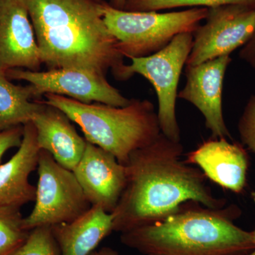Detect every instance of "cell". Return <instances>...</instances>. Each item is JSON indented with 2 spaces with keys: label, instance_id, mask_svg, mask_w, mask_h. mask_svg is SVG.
<instances>
[{
  "label": "cell",
  "instance_id": "cell-1",
  "mask_svg": "<svg viewBox=\"0 0 255 255\" xmlns=\"http://www.w3.org/2000/svg\"><path fill=\"white\" fill-rule=\"evenodd\" d=\"M184 147L161 133L134 151L126 164L127 184L111 213L113 231L120 233L161 221L189 201L211 209L226 200L213 194L200 169L182 160Z\"/></svg>",
  "mask_w": 255,
  "mask_h": 255
},
{
  "label": "cell",
  "instance_id": "cell-2",
  "mask_svg": "<svg viewBox=\"0 0 255 255\" xmlns=\"http://www.w3.org/2000/svg\"><path fill=\"white\" fill-rule=\"evenodd\" d=\"M47 70L80 68L126 81L127 64L104 20L105 0H25Z\"/></svg>",
  "mask_w": 255,
  "mask_h": 255
},
{
  "label": "cell",
  "instance_id": "cell-3",
  "mask_svg": "<svg viewBox=\"0 0 255 255\" xmlns=\"http://www.w3.org/2000/svg\"><path fill=\"white\" fill-rule=\"evenodd\" d=\"M237 210L185 203L161 221L121 233V242L145 255H246L255 247L251 232L233 222Z\"/></svg>",
  "mask_w": 255,
  "mask_h": 255
},
{
  "label": "cell",
  "instance_id": "cell-4",
  "mask_svg": "<svg viewBox=\"0 0 255 255\" xmlns=\"http://www.w3.org/2000/svg\"><path fill=\"white\" fill-rule=\"evenodd\" d=\"M43 97V102L78 124L87 142L110 152L124 165L134 151L150 145L162 133L155 106L147 100L131 99L125 107H114L82 103L54 94Z\"/></svg>",
  "mask_w": 255,
  "mask_h": 255
},
{
  "label": "cell",
  "instance_id": "cell-5",
  "mask_svg": "<svg viewBox=\"0 0 255 255\" xmlns=\"http://www.w3.org/2000/svg\"><path fill=\"white\" fill-rule=\"evenodd\" d=\"M208 14V8L182 11H129L117 9L107 2L104 20L118 42L124 58H141L157 53L182 33H194Z\"/></svg>",
  "mask_w": 255,
  "mask_h": 255
},
{
  "label": "cell",
  "instance_id": "cell-6",
  "mask_svg": "<svg viewBox=\"0 0 255 255\" xmlns=\"http://www.w3.org/2000/svg\"><path fill=\"white\" fill-rule=\"evenodd\" d=\"M37 169L35 205L23 217L25 229L71 222L91 209L73 171L60 165L49 152L40 151Z\"/></svg>",
  "mask_w": 255,
  "mask_h": 255
},
{
  "label": "cell",
  "instance_id": "cell-7",
  "mask_svg": "<svg viewBox=\"0 0 255 255\" xmlns=\"http://www.w3.org/2000/svg\"><path fill=\"white\" fill-rule=\"evenodd\" d=\"M192 44L193 33H180L163 49L148 56L130 58L131 64L127 65L128 80L138 74L155 88L161 132L176 142H181L180 128L176 114L178 85Z\"/></svg>",
  "mask_w": 255,
  "mask_h": 255
},
{
  "label": "cell",
  "instance_id": "cell-8",
  "mask_svg": "<svg viewBox=\"0 0 255 255\" xmlns=\"http://www.w3.org/2000/svg\"><path fill=\"white\" fill-rule=\"evenodd\" d=\"M6 75L10 80L28 82L36 100H41L46 94H54L85 104L96 102L125 107L130 102L111 85L105 75L85 69H52L46 71L11 69Z\"/></svg>",
  "mask_w": 255,
  "mask_h": 255
},
{
  "label": "cell",
  "instance_id": "cell-9",
  "mask_svg": "<svg viewBox=\"0 0 255 255\" xmlns=\"http://www.w3.org/2000/svg\"><path fill=\"white\" fill-rule=\"evenodd\" d=\"M204 21L193 33L186 68L230 55L244 46L255 30V9L239 4L208 8Z\"/></svg>",
  "mask_w": 255,
  "mask_h": 255
},
{
  "label": "cell",
  "instance_id": "cell-10",
  "mask_svg": "<svg viewBox=\"0 0 255 255\" xmlns=\"http://www.w3.org/2000/svg\"><path fill=\"white\" fill-rule=\"evenodd\" d=\"M231 61L230 55H225L186 68L185 86L177 95L199 110L212 138L232 140L223 112V81Z\"/></svg>",
  "mask_w": 255,
  "mask_h": 255
},
{
  "label": "cell",
  "instance_id": "cell-11",
  "mask_svg": "<svg viewBox=\"0 0 255 255\" xmlns=\"http://www.w3.org/2000/svg\"><path fill=\"white\" fill-rule=\"evenodd\" d=\"M41 52L25 0H0V70L40 71Z\"/></svg>",
  "mask_w": 255,
  "mask_h": 255
},
{
  "label": "cell",
  "instance_id": "cell-12",
  "mask_svg": "<svg viewBox=\"0 0 255 255\" xmlns=\"http://www.w3.org/2000/svg\"><path fill=\"white\" fill-rule=\"evenodd\" d=\"M73 172L92 206L110 214L115 209L127 184V169L112 154L87 141Z\"/></svg>",
  "mask_w": 255,
  "mask_h": 255
},
{
  "label": "cell",
  "instance_id": "cell-13",
  "mask_svg": "<svg viewBox=\"0 0 255 255\" xmlns=\"http://www.w3.org/2000/svg\"><path fill=\"white\" fill-rule=\"evenodd\" d=\"M185 161L196 164L206 178L224 189L240 194L246 187L248 155L238 142L210 139L189 152Z\"/></svg>",
  "mask_w": 255,
  "mask_h": 255
},
{
  "label": "cell",
  "instance_id": "cell-14",
  "mask_svg": "<svg viewBox=\"0 0 255 255\" xmlns=\"http://www.w3.org/2000/svg\"><path fill=\"white\" fill-rule=\"evenodd\" d=\"M31 122L36 128L40 149L49 152L60 165L73 171L83 155L87 140L79 135L68 116L41 100V106Z\"/></svg>",
  "mask_w": 255,
  "mask_h": 255
},
{
  "label": "cell",
  "instance_id": "cell-15",
  "mask_svg": "<svg viewBox=\"0 0 255 255\" xmlns=\"http://www.w3.org/2000/svg\"><path fill=\"white\" fill-rule=\"evenodd\" d=\"M40 151L36 128L28 122L23 125L22 142L16 153L0 164V206L21 209L35 201L36 187L29 182V176L38 167Z\"/></svg>",
  "mask_w": 255,
  "mask_h": 255
},
{
  "label": "cell",
  "instance_id": "cell-16",
  "mask_svg": "<svg viewBox=\"0 0 255 255\" xmlns=\"http://www.w3.org/2000/svg\"><path fill=\"white\" fill-rule=\"evenodd\" d=\"M61 255H90L113 231L112 214L92 206L71 222L52 226Z\"/></svg>",
  "mask_w": 255,
  "mask_h": 255
},
{
  "label": "cell",
  "instance_id": "cell-17",
  "mask_svg": "<svg viewBox=\"0 0 255 255\" xmlns=\"http://www.w3.org/2000/svg\"><path fill=\"white\" fill-rule=\"evenodd\" d=\"M41 106L29 85H16L0 70V130L31 122Z\"/></svg>",
  "mask_w": 255,
  "mask_h": 255
},
{
  "label": "cell",
  "instance_id": "cell-18",
  "mask_svg": "<svg viewBox=\"0 0 255 255\" xmlns=\"http://www.w3.org/2000/svg\"><path fill=\"white\" fill-rule=\"evenodd\" d=\"M23 219L20 208L0 206V255L13 254L27 239Z\"/></svg>",
  "mask_w": 255,
  "mask_h": 255
},
{
  "label": "cell",
  "instance_id": "cell-19",
  "mask_svg": "<svg viewBox=\"0 0 255 255\" xmlns=\"http://www.w3.org/2000/svg\"><path fill=\"white\" fill-rule=\"evenodd\" d=\"M239 4L255 8V0H127L124 10L159 11L180 7H206Z\"/></svg>",
  "mask_w": 255,
  "mask_h": 255
},
{
  "label": "cell",
  "instance_id": "cell-20",
  "mask_svg": "<svg viewBox=\"0 0 255 255\" xmlns=\"http://www.w3.org/2000/svg\"><path fill=\"white\" fill-rule=\"evenodd\" d=\"M11 255H61L50 226H41L30 231L22 246Z\"/></svg>",
  "mask_w": 255,
  "mask_h": 255
},
{
  "label": "cell",
  "instance_id": "cell-21",
  "mask_svg": "<svg viewBox=\"0 0 255 255\" xmlns=\"http://www.w3.org/2000/svg\"><path fill=\"white\" fill-rule=\"evenodd\" d=\"M238 130L243 145L255 154V95L247 102L238 121Z\"/></svg>",
  "mask_w": 255,
  "mask_h": 255
},
{
  "label": "cell",
  "instance_id": "cell-22",
  "mask_svg": "<svg viewBox=\"0 0 255 255\" xmlns=\"http://www.w3.org/2000/svg\"><path fill=\"white\" fill-rule=\"evenodd\" d=\"M23 135V126L0 130V163L3 156L8 150L21 145Z\"/></svg>",
  "mask_w": 255,
  "mask_h": 255
},
{
  "label": "cell",
  "instance_id": "cell-23",
  "mask_svg": "<svg viewBox=\"0 0 255 255\" xmlns=\"http://www.w3.org/2000/svg\"><path fill=\"white\" fill-rule=\"evenodd\" d=\"M240 58L253 68H255V30L251 39L242 48Z\"/></svg>",
  "mask_w": 255,
  "mask_h": 255
},
{
  "label": "cell",
  "instance_id": "cell-24",
  "mask_svg": "<svg viewBox=\"0 0 255 255\" xmlns=\"http://www.w3.org/2000/svg\"><path fill=\"white\" fill-rule=\"evenodd\" d=\"M90 255H119V253L112 248L105 247L98 251H94Z\"/></svg>",
  "mask_w": 255,
  "mask_h": 255
},
{
  "label": "cell",
  "instance_id": "cell-25",
  "mask_svg": "<svg viewBox=\"0 0 255 255\" xmlns=\"http://www.w3.org/2000/svg\"><path fill=\"white\" fill-rule=\"evenodd\" d=\"M127 0H110V4L117 9H124Z\"/></svg>",
  "mask_w": 255,
  "mask_h": 255
},
{
  "label": "cell",
  "instance_id": "cell-26",
  "mask_svg": "<svg viewBox=\"0 0 255 255\" xmlns=\"http://www.w3.org/2000/svg\"><path fill=\"white\" fill-rule=\"evenodd\" d=\"M251 234H252V238H253V243H254L255 247V229L254 230V231H252Z\"/></svg>",
  "mask_w": 255,
  "mask_h": 255
},
{
  "label": "cell",
  "instance_id": "cell-27",
  "mask_svg": "<svg viewBox=\"0 0 255 255\" xmlns=\"http://www.w3.org/2000/svg\"><path fill=\"white\" fill-rule=\"evenodd\" d=\"M246 255H255V249L254 251H252L251 253H250L249 254Z\"/></svg>",
  "mask_w": 255,
  "mask_h": 255
},
{
  "label": "cell",
  "instance_id": "cell-28",
  "mask_svg": "<svg viewBox=\"0 0 255 255\" xmlns=\"http://www.w3.org/2000/svg\"><path fill=\"white\" fill-rule=\"evenodd\" d=\"M252 197H253V200L255 201V192H253V194H252Z\"/></svg>",
  "mask_w": 255,
  "mask_h": 255
},
{
  "label": "cell",
  "instance_id": "cell-29",
  "mask_svg": "<svg viewBox=\"0 0 255 255\" xmlns=\"http://www.w3.org/2000/svg\"></svg>",
  "mask_w": 255,
  "mask_h": 255
}]
</instances>
